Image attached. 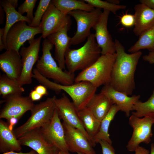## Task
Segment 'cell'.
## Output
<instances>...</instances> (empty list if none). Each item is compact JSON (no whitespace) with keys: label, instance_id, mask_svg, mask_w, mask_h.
I'll use <instances>...</instances> for the list:
<instances>
[{"label":"cell","instance_id":"obj_21","mask_svg":"<svg viewBox=\"0 0 154 154\" xmlns=\"http://www.w3.org/2000/svg\"><path fill=\"white\" fill-rule=\"evenodd\" d=\"M135 22L133 31L136 36L143 33L154 25V10L140 3L134 7Z\"/></svg>","mask_w":154,"mask_h":154},{"label":"cell","instance_id":"obj_15","mask_svg":"<svg viewBox=\"0 0 154 154\" xmlns=\"http://www.w3.org/2000/svg\"><path fill=\"white\" fill-rule=\"evenodd\" d=\"M62 124L69 151L83 154H96L91 142L80 130L64 121Z\"/></svg>","mask_w":154,"mask_h":154},{"label":"cell","instance_id":"obj_39","mask_svg":"<svg viewBox=\"0 0 154 154\" xmlns=\"http://www.w3.org/2000/svg\"><path fill=\"white\" fill-rule=\"evenodd\" d=\"M135 151V154H150L149 150L140 146L137 147Z\"/></svg>","mask_w":154,"mask_h":154},{"label":"cell","instance_id":"obj_46","mask_svg":"<svg viewBox=\"0 0 154 154\" xmlns=\"http://www.w3.org/2000/svg\"><path fill=\"white\" fill-rule=\"evenodd\" d=\"M108 2L116 5H119L120 1L118 0H108Z\"/></svg>","mask_w":154,"mask_h":154},{"label":"cell","instance_id":"obj_47","mask_svg":"<svg viewBox=\"0 0 154 154\" xmlns=\"http://www.w3.org/2000/svg\"><path fill=\"white\" fill-rule=\"evenodd\" d=\"M150 154H154V144L153 143L151 144V152Z\"/></svg>","mask_w":154,"mask_h":154},{"label":"cell","instance_id":"obj_2","mask_svg":"<svg viewBox=\"0 0 154 154\" xmlns=\"http://www.w3.org/2000/svg\"><path fill=\"white\" fill-rule=\"evenodd\" d=\"M33 77L39 83L56 94L62 90L68 94L77 109L80 110L86 107L96 94L97 88L89 82L82 81L70 85H64L53 82L41 75L36 70L33 72Z\"/></svg>","mask_w":154,"mask_h":154},{"label":"cell","instance_id":"obj_14","mask_svg":"<svg viewBox=\"0 0 154 154\" xmlns=\"http://www.w3.org/2000/svg\"><path fill=\"white\" fill-rule=\"evenodd\" d=\"M60 119L56 108L51 120L40 128V130L45 139L49 143L59 150L69 153L64 128Z\"/></svg>","mask_w":154,"mask_h":154},{"label":"cell","instance_id":"obj_36","mask_svg":"<svg viewBox=\"0 0 154 154\" xmlns=\"http://www.w3.org/2000/svg\"><path fill=\"white\" fill-rule=\"evenodd\" d=\"M34 90L43 96H47L48 94L47 88L45 86L41 84L36 86L35 87Z\"/></svg>","mask_w":154,"mask_h":154},{"label":"cell","instance_id":"obj_29","mask_svg":"<svg viewBox=\"0 0 154 154\" xmlns=\"http://www.w3.org/2000/svg\"><path fill=\"white\" fill-rule=\"evenodd\" d=\"M25 91L17 80L9 78L5 74L0 76V94L3 98L11 94H22Z\"/></svg>","mask_w":154,"mask_h":154},{"label":"cell","instance_id":"obj_48","mask_svg":"<svg viewBox=\"0 0 154 154\" xmlns=\"http://www.w3.org/2000/svg\"><path fill=\"white\" fill-rule=\"evenodd\" d=\"M56 154H70L69 153H67L64 151H63L60 150H58Z\"/></svg>","mask_w":154,"mask_h":154},{"label":"cell","instance_id":"obj_42","mask_svg":"<svg viewBox=\"0 0 154 154\" xmlns=\"http://www.w3.org/2000/svg\"><path fill=\"white\" fill-rule=\"evenodd\" d=\"M4 34V28L0 29V51H1L4 49H5V46L4 44L3 37Z\"/></svg>","mask_w":154,"mask_h":154},{"label":"cell","instance_id":"obj_38","mask_svg":"<svg viewBox=\"0 0 154 154\" xmlns=\"http://www.w3.org/2000/svg\"><path fill=\"white\" fill-rule=\"evenodd\" d=\"M143 59L150 64H154V51L149 52L148 55L143 56Z\"/></svg>","mask_w":154,"mask_h":154},{"label":"cell","instance_id":"obj_18","mask_svg":"<svg viewBox=\"0 0 154 154\" xmlns=\"http://www.w3.org/2000/svg\"><path fill=\"white\" fill-rule=\"evenodd\" d=\"M18 139L21 145L31 148L38 154H56L59 150L46 141L40 128L30 131Z\"/></svg>","mask_w":154,"mask_h":154},{"label":"cell","instance_id":"obj_44","mask_svg":"<svg viewBox=\"0 0 154 154\" xmlns=\"http://www.w3.org/2000/svg\"><path fill=\"white\" fill-rule=\"evenodd\" d=\"M5 11L3 9L0 5V24H2L4 22V14Z\"/></svg>","mask_w":154,"mask_h":154},{"label":"cell","instance_id":"obj_12","mask_svg":"<svg viewBox=\"0 0 154 154\" xmlns=\"http://www.w3.org/2000/svg\"><path fill=\"white\" fill-rule=\"evenodd\" d=\"M71 23L70 16L62 13L51 2L43 15L40 26L42 30L41 36L46 38L68 24Z\"/></svg>","mask_w":154,"mask_h":154},{"label":"cell","instance_id":"obj_40","mask_svg":"<svg viewBox=\"0 0 154 154\" xmlns=\"http://www.w3.org/2000/svg\"><path fill=\"white\" fill-rule=\"evenodd\" d=\"M139 1L141 3L143 4L154 10V0H140Z\"/></svg>","mask_w":154,"mask_h":154},{"label":"cell","instance_id":"obj_23","mask_svg":"<svg viewBox=\"0 0 154 154\" xmlns=\"http://www.w3.org/2000/svg\"><path fill=\"white\" fill-rule=\"evenodd\" d=\"M114 105L110 98L100 92L95 94L86 107L91 110L96 118L101 122Z\"/></svg>","mask_w":154,"mask_h":154},{"label":"cell","instance_id":"obj_22","mask_svg":"<svg viewBox=\"0 0 154 154\" xmlns=\"http://www.w3.org/2000/svg\"><path fill=\"white\" fill-rule=\"evenodd\" d=\"M21 143L14 131L9 128V123L1 119L0 121V150L5 153L10 151H20L22 148Z\"/></svg>","mask_w":154,"mask_h":154},{"label":"cell","instance_id":"obj_1","mask_svg":"<svg viewBox=\"0 0 154 154\" xmlns=\"http://www.w3.org/2000/svg\"><path fill=\"white\" fill-rule=\"evenodd\" d=\"M115 42L116 56L110 84L115 90L128 96L131 95L135 88V73L142 53L139 51L127 54L118 40L116 39Z\"/></svg>","mask_w":154,"mask_h":154},{"label":"cell","instance_id":"obj_17","mask_svg":"<svg viewBox=\"0 0 154 154\" xmlns=\"http://www.w3.org/2000/svg\"><path fill=\"white\" fill-rule=\"evenodd\" d=\"M71 23L67 24L62 29L47 37L55 46L54 58L58 65L62 70L65 69V55L71 45V38L67 34L70 28Z\"/></svg>","mask_w":154,"mask_h":154},{"label":"cell","instance_id":"obj_25","mask_svg":"<svg viewBox=\"0 0 154 154\" xmlns=\"http://www.w3.org/2000/svg\"><path fill=\"white\" fill-rule=\"evenodd\" d=\"M78 114L86 131L92 143L93 147H95L96 144L94 141V139L99 130L101 122L86 107L78 111Z\"/></svg>","mask_w":154,"mask_h":154},{"label":"cell","instance_id":"obj_41","mask_svg":"<svg viewBox=\"0 0 154 154\" xmlns=\"http://www.w3.org/2000/svg\"><path fill=\"white\" fill-rule=\"evenodd\" d=\"M19 119L15 117L11 118L8 121L9 128L11 130H13L14 126L17 123Z\"/></svg>","mask_w":154,"mask_h":154},{"label":"cell","instance_id":"obj_43","mask_svg":"<svg viewBox=\"0 0 154 154\" xmlns=\"http://www.w3.org/2000/svg\"><path fill=\"white\" fill-rule=\"evenodd\" d=\"M2 154H38L35 151L33 150L30 152L27 153L22 152H16L14 151H11L3 153Z\"/></svg>","mask_w":154,"mask_h":154},{"label":"cell","instance_id":"obj_33","mask_svg":"<svg viewBox=\"0 0 154 154\" xmlns=\"http://www.w3.org/2000/svg\"><path fill=\"white\" fill-rule=\"evenodd\" d=\"M37 1V0H25L18 8V11L23 15L27 13L26 17L31 23L34 16L33 10Z\"/></svg>","mask_w":154,"mask_h":154},{"label":"cell","instance_id":"obj_11","mask_svg":"<svg viewBox=\"0 0 154 154\" xmlns=\"http://www.w3.org/2000/svg\"><path fill=\"white\" fill-rule=\"evenodd\" d=\"M4 104L0 110V118L8 121L12 117L19 120L27 112L31 111L35 104L29 96L22 94L8 95L4 98Z\"/></svg>","mask_w":154,"mask_h":154},{"label":"cell","instance_id":"obj_49","mask_svg":"<svg viewBox=\"0 0 154 154\" xmlns=\"http://www.w3.org/2000/svg\"><path fill=\"white\" fill-rule=\"evenodd\" d=\"M77 154H83L80 153H78Z\"/></svg>","mask_w":154,"mask_h":154},{"label":"cell","instance_id":"obj_37","mask_svg":"<svg viewBox=\"0 0 154 154\" xmlns=\"http://www.w3.org/2000/svg\"><path fill=\"white\" fill-rule=\"evenodd\" d=\"M29 96L33 102L39 101L43 97L34 89L31 90Z\"/></svg>","mask_w":154,"mask_h":154},{"label":"cell","instance_id":"obj_13","mask_svg":"<svg viewBox=\"0 0 154 154\" xmlns=\"http://www.w3.org/2000/svg\"><path fill=\"white\" fill-rule=\"evenodd\" d=\"M60 98H55L56 108L60 119L71 126L80 130L92 143L86 131L78 114V110L64 93Z\"/></svg>","mask_w":154,"mask_h":154},{"label":"cell","instance_id":"obj_31","mask_svg":"<svg viewBox=\"0 0 154 154\" xmlns=\"http://www.w3.org/2000/svg\"><path fill=\"white\" fill-rule=\"evenodd\" d=\"M85 2L94 7L107 10L114 14L120 10L126 9V6L123 5H116L106 1L101 0H83Z\"/></svg>","mask_w":154,"mask_h":154},{"label":"cell","instance_id":"obj_28","mask_svg":"<svg viewBox=\"0 0 154 154\" xmlns=\"http://www.w3.org/2000/svg\"><path fill=\"white\" fill-rule=\"evenodd\" d=\"M139 36L137 41L128 49V52L132 53L143 49L154 51V25Z\"/></svg>","mask_w":154,"mask_h":154},{"label":"cell","instance_id":"obj_10","mask_svg":"<svg viewBox=\"0 0 154 154\" xmlns=\"http://www.w3.org/2000/svg\"><path fill=\"white\" fill-rule=\"evenodd\" d=\"M26 23L18 22L9 30L6 38V50H14L19 52L20 48L27 41L34 39L36 35L42 33L40 26L32 27L27 25Z\"/></svg>","mask_w":154,"mask_h":154},{"label":"cell","instance_id":"obj_3","mask_svg":"<svg viewBox=\"0 0 154 154\" xmlns=\"http://www.w3.org/2000/svg\"><path fill=\"white\" fill-rule=\"evenodd\" d=\"M101 55V50L97 44L94 33H91L84 44L80 48H70L65 55V63L67 71L74 74L83 70L92 65Z\"/></svg>","mask_w":154,"mask_h":154},{"label":"cell","instance_id":"obj_16","mask_svg":"<svg viewBox=\"0 0 154 154\" xmlns=\"http://www.w3.org/2000/svg\"><path fill=\"white\" fill-rule=\"evenodd\" d=\"M110 12L103 10L98 21L92 28L96 42L101 50V55L114 54L116 52L115 42L113 41L107 28Z\"/></svg>","mask_w":154,"mask_h":154},{"label":"cell","instance_id":"obj_20","mask_svg":"<svg viewBox=\"0 0 154 154\" xmlns=\"http://www.w3.org/2000/svg\"><path fill=\"white\" fill-rule=\"evenodd\" d=\"M0 68L8 77L18 80L22 70L21 57L19 52L7 50L0 54Z\"/></svg>","mask_w":154,"mask_h":154},{"label":"cell","instance_id":"obj_26","mask_svg":"<svg viewBox=\"0 0 154 154\" xmlns=\"http://www.w3.org/2000/svg\"><path fill=\"white\" fill-rule=\"evenodd\" d=\"M52 2L56 8L66 15L74 10L90 12L95 8L83 0H52Z\"/></svg>","mask_w":154,"mask_h":154},{"label":"cell","instance_id":"obj_45","mask_svg":"<svg viewBox=\"0 0 154 154\" xmlns=\"http://www.w3.org/2000/svg\"><path fill=\"white\" fill-rule=\"evenodd\" d=\"M11 4L15 8H16L18 5V0H8Z\"/></svg>","mask_w":154,"mask_h":154},{"label":"cell","instance_id":"obj_32","mask_svg":"<svg viewBox=\"0 0 154 154\" xmlns=\"http://www.w3.org/2000/svg\"><path fill=\"white\" fill-rule=\"evenodd\" d=\"M51 0H40L35 13L34 18L31 23L29 25L33 27H40L42 18L49 6Z\"/></svg>","mask_w":154,"mask_h":154},{"label":"cell","instance_id":"obj_35","mask_svg":"<svg viewBox=\"0 0 154 154\" xmlns=\"http://www.w3.org/2000/svg\"><path fill=\"white\" fill-rule=\"evenodd\" d=\"M98 143L101 146L102 154H115V150L112 144L104 140H100Z\"/></svg>","mask_w":154,"mask_h":154},{"label":"cell","instance_id":"obj_5","mask_svg":"<svg viewBox=\"0 0 154 154\" xmlns=\"http://www.w3.org/2000/svg\"><path fill=\"white\" fill-rule=\"evenodd\" d=\"M116 56V53L101 55L92 65L78 74L75 77L74 83L87 81L97 88L110 84Z\"/></svg>","mask_w":154,"mask_h":154},{"label":"cell","instance_id":"obj_7","mask_svg":"<svg viewBox=\"0 0 154 154\" xmlns=\"http://www.w3.org/2000/svg\"><path fill=\"white\" fill-rule=\"evenodd\" d=\"M102 12L101 9L96 8L91 11L76 10L68 14L74 18L77 25L76 32L71 38V45H78L87 38L91 34V29L98 21Z\"/></svg>","mask_w":154,"mask_h":154},{"label":"cell","instance_id":"obj_9","mask_svg":"<svg viewBox=\"0 0 154 154\" xmlns=\"http://www.w3.org/2000/svg\"><path fill=\"white\" fill-rule=\"evenodd\" d=\"M41 36L28 41L29 45L22 46L19 51L21 57L22 70L17 80L19 84L23 86L31 83L33 78V66L38 59V54Z\"/></svg>","mask_w":154,"mask_h":154},{"label":"cell","instance_id":"obj_27","mask_svg":"<svg viewBox=\"0 0 154 154\" xmlns=\"http://www.w3.org/2000/svg\"><path fill=\"white\" fill-rule=\"evenodd\" d=\"M120 110L118 107L114 104L106 116L102 120L99 130L94 139L96 144L98 143L100 140H104L112 144V141L108 133L109 128L111 122L117 113Z\"/></svg>","mask_w":154,"mask_h":154},{"label":"cell","instance_id":"obj_19","mask_svg":"<svg viewBox=\"0 0 154 154\" xmlns=\"http://www.w3.org/2000/svg\"><path fill=\"white\" fill-rule=\"evenodd\" d=\"M100 92L110 98L114 104L117 105L127 117L129 116L133 106L139 101L140 98L139 95L129 96L125 93L115 90L110 84L104 86Z\"/></svg>","mask_w":154,"mask_h":154},{"label":"cell","instance_id":"obj_30","mask_svg":"<svg viewBox=\"0 0 154 154\" xmlns=\"http://www.w3.org/2000/svg\"><path fill=\"white\" fill-rule=\"evenodd\" d=\"M132 114L139 117H154V90L149 98L146 101H139L133 106Z\"/></svg>","mask_w":154,"mask_h":154},{"label":"cell","instance_id":"obj_4","mask_svg":"<svg viewBox=\"0 0 154 154\" xmlns=\"http://www.w3.org/2000/svg\"><path fill=\"white\" fill-rule=\"evenodd\" d=\"M42 54L37 60L36 68L42 76L52 79L54 82L64 85L74 83V74L63 70L57 65L52 57L51 50L53 45L47 38L44 39L42 44Z\"/></svg>","mask_w":154,"mask_h":154},{"label":"cell","instance_id":"obj_24","mask_svg":"<svg viewBox=\"0 0 154 154\" xmlns=\"http://www.w3.org/2000/svg\"><path fill=\"white\" fill-rule=\"evenodd\" d=\"M0 5L3 7L6 15V21L4 29V34L3 40L5 49H7L6 38L10 29L16 23L20 21H25L29 25L30 22L26 16L20 13L9 2L8 0H1Z\"/></svg>","mask_w":154,"mask_h":154},{"label":"cell","instance_id":"obj_8","mask_svg":"<svg viewBox=\"0 0 154 154\" xmlns=\"http://www.w3.org/2000/svg\"><path fill=\"white\" fill-rule=\"evenodd\" d=\"M154 123L153 117L139 118L132 114L129 123L133 129V132L126 146L128 151H135L141 143L147 144L150 143L153 135L152 126Z\"/></svg>","mask_w":154,"mask_h":154},{"label":"cell","instance_id":"obj_6","mask_svg":"<svg viewBox=\"0 0 154 154\" xmlns=\"http://www.w3.org/2000/svg\"><path fill=\"white\" fill-rule=\"evenodd\" d=\"M56 97L54 96L48 98L45 101L34 105L27 120L13 130L17 138L30 131L41 128L50 121L56 109Z\"/></svg>","mask_w":154,"mask_h":154},{"label":"cell","instance_id":"obj_34","mask_svg":"<svg viewBox=\"0 0 154 154\" xmlns=\"http://www.w3.org/2000/svg\"><path fill=\"white\" fill-rule=\"evenodd\" d=\"M135 19L134 15L125 14L123 15L120 19V22L123 26L130 27L134 26Z\"/></svg>","mask_w":154,"mask_h":154}]
</instances>
